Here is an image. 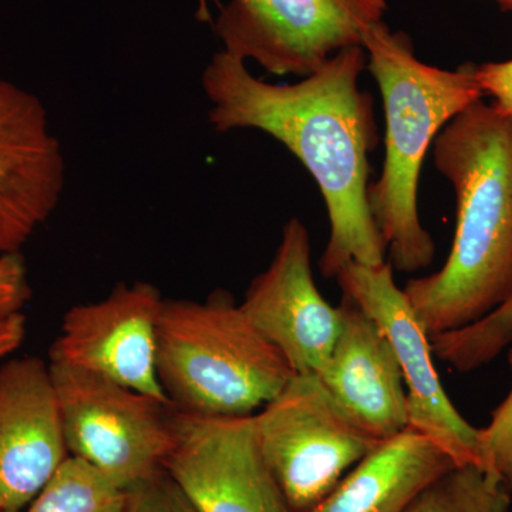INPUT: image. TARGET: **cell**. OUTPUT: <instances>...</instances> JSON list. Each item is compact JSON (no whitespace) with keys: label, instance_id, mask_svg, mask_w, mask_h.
Instances as JSON below:
<instances>
[{"label":"cell","instance_id":"1","mask_svg":"<svg viewBox=\"0 0 512 512\" xmlns=\"http://www.w3.org/2000/svg\"><path fill=\"white\" fill-rule=\"evenodd\" d=\"M366 67L365 49L353 46L298 83L272 84L221 50L201 74L212 130L264 131L315 178L330 222L329 242L320 259L326 278H336L352 261L369 266L386 261L367 200L369 154L377 146V130L372 97L359 87Z\"/></svg>","mask_w":512,"mask_h":512},{"label":"cell","instance_id":"2","mask_svg":"<svg viewBox=\"0 0 512 512\" xmlns=\"http://www.w3.org/2000/svg\"><path fill=\"white\" fill-rule=\"evenodd\" d=\"M433 147L456 192V234L443 268L403 289L430 338L477 322L511 296L512 117L477 101Z\"/></svg>","mask_w":512,"mask_h":512},{"label":"cell","instance_id":"3","mask_svg":"<svg viewBox=\"0 0 512 512\" xmlns=\"http://www.w3.org/2000/svg\"><path fill=\"white\" fill-rule=\"evenodd\" d=\"M363 49L386 117L383 171L367 190V200L389 261L399 271L417 272L436 254L417 210L424 158L440 131L484 93L474 64L444 70L420 62L412 40L390 32L383 22L367 30Z\"/></svg>","mask_w":512,"mask_h":512},{"label":"cell","instance_id":"4","mask_svg":"<svg viewBox=\"0 0 512 512\" xmlns=\"http://www.w3.org/2000/svg\"><path fill=\"white\" fill-rule=\"evenodd\" d=\"M156 367L175 409L212 417L254 416L295 375L284 355L222 291L204 302L165 299Z\"/></svg>","mask_w":512,"mask_h":512},{"label":"cell","instance_id":"5","mask_svg":"<svg viewBox=\"0 0 512 512\" xmlns=\"http://www.w3.org/2000/svg\"><path fill=\"white\" fill-rule=\"evenodd\" d=\"M254 420L262 456L289 512L318 507L382 443L343 413L315 375H293Z\"/></svg>","mask_w":512,"mask_h":512},{"label":"cell","instance_id":"6","mask_svg":"<svg viewBox=\"0 0 512 512\" xmlns=\"http://www.w3.org/2000/svg\"><path fill=\"white\" fill-rule=\"evenodd\" d=\"M49 367L70 456L126 491L164 467L173 446V404L74 367Z\"/></svg>","mask_w":512,"mask_h":512},{"label":"cell","instance_id":"7","mask_svg":"<svg viewBox=\"0 0 512 512\" xmlns=\"http://www.w3.org/2000/svg\"><path fill=\"white\" fill-rule=\"evenodd\" d=\"M386 10L384 0H229L214 30L228 55L303 79L340 50L363 46Z\"/></svg>","mask_w":512,"mask_h":512},{"label":"cell","instance_id":"8","mask_svg":"<svg viewBox=\"0 0 512 512\" xmlns=\"http://www.w3.org/2000/svg\"><path fill=\"white\" fill-rule=\"evenodd\" d=\"M340 289L379 323L402 367L409 429L429 437L457 467H478V429L448 399L433 363L427 335L403 289L397 288L393 265L349 262L340 269Z\"/></svg>","mask_w":512,"mask_h":512},{"label":"cell","instance_id":"9","mask_svg":"<svg viewBox=\"0 0 512 512\" xmlns=\"http://www.w3.org/2000/svg\"><path fill=\"white\" fill-rule=\"evenodd\" d=\"M164 468L198 512H289L259 448L254 416H200L174 407Z\"/></svg>","mask_w":512,"mask_h":512},{"label":"cell","instance_id":"10","mask_svg":"<svg viewBox=\"0 0 512 512\" xmlns=\"http://www.w3.org/2000/svg\"><path fill=\"white\" fill-rule=\"evenodd\" d=\"M164 301L157 286L136 281L121 282L99 302L73 306L63 316L50 362L170 402L156 367L157 325Z\"/></svg>","mask_w":512,"mask_h":512},{"label":"cell","instance_id":"11","mask_svg":"<svg viewBox=\"0 0 512 512\" xmlns=\"http://www.w3.org/2000/svg\"><path fill=\"white\" fill-rule=\"evenodd\" d=\"M311 252L308 228L291 218L274 259L249 285L239 306L295 375L319 376L338 340L342 312L316 288Z\"/></svg>","mask_w":512,"mask_h":512},{"label":"cell","instance_id":"12","mask_svg":"<svg viewBox=\"0 0 512 512\" xmlns=\"http://www.w3.org/2000/svg\"><path fill=\"white\" fill-rule=\"evenodd\" d=\"M66 165L45 104L0 79V256L22 251L62 200Z\"/></svg>","mask_w":512,"mask_h":512},{"label":"cell","instance_id":"13","mask_svg":"<svg viewBox=\"0 0 512 512\" xmlns=\"http://www.w3.org/2000/svg\"><path fill=\"white\" fill-rule=\"evenodd\" d=\"M50 367L20 357L0 367V512H20L69 457Z\"/></svg>","mask_w":512,"mask_h":512},{"label":"cell","instance_id":"14","mask_svg":"<svg viewBox=\"0 0 512 512\" xmlns=\"http://www.w3.org/2000/svg\"><path fill=\"white\" fill-rule=\"evenodd\" d=\"M342 325L318 379L350 420L380 441L409 427L402 367L392 343L349 295L340 301Z\"/></svg>","mask_w":512,"mask_h":512},{"label":"cell","instance_id":"15","mask_svg":"<svg viewBox=\"0 0 512 512\" xmlns=\"http://www.w3.org/2000/svg\"><path fill=\"white\" fill-rule=\"evenodd\" d=\"M454 467L443 448L407 427L382 441L309 512H404L424 488Z\"/></svg>","mask_w":512,"mask_h":512},{"label":"cell","instance_id":"16","mask_svg":"<svg viewBox=\"0 0 512 512\" xmlns=\"http://www.w3.org/2000/svg\"><path fill=\"white\" fill-rule=\"evenodd\" d=\"M127 493L82 458L69 456L26 512H124Z\"/></svg>","mask_w":512,"mask_h":512},{"label":"cell","instance_id":"17","mask_svg":"<svg viewBox=\"0 0 512 512\" xmlns=\"http://www.w3.org/2000/svg\"><path fill=\"white\" fill-rule=\"evenodd\" d=\"M511 491L477 466L451 468L404 512H510Z\"/></svg>","mask_w":512,"mask_h":512},{"label":"cell","instance_id":"18","mask_svg":"<svg viewBox=\"0 0 512 512\" xmlns=\"http://www.w3.org/2000/svg\"><path fill=\"white\" fill-rule=\"evenodd\" d=\"M430 340L433 355L458 372H471L493 362L512 343V293L484 318Z\"/></svg>","mask_w":512,"mask_h":512},{"label":"cell","instance_id":"19","mask_svg":"<svg viewBox=\"0 0 512 512\" xmlns=\"http://www.w3.org/2000/svg\"><path fill=\"white\" fill-rule=\"evenodd\" d=\"M508 362L512 370V349ZM478 468L512 493V389L491 413L488 426L478 429Z\"/></svg>","mask_w":512,"mask_h":512},{"label":"cell","instance_id":"20","mask_svg":"<svg viewBox=\"0 0 512 512\" xmlns=\"http://www.w3.org/2000/svg\"><path fill=\"white\" fill-rule=\"evenodd\" d=\"M126 493L124 512H198L164 467L128 488Z\"/></svg>","mask_w":512,"mask_h":512},{"label":"cell","instance_id":"21","mask_svg":"<svg viewBox=\"0 0 512 512\" xmlns=\"http://www.w3.org/2000/svg\"><path fill=\"white\" fill-rule=\"evenodd\" d=\"M30 298L32 288L22 252L0 256V318L22 313Z\"/></svg>","mask_w":512,"mask_h":512},{"label":"cell","instance_id":"22","mask_svg":"<svg viewBox=\"0 0 512 512\" xmlns=\"http://www.w3.org/2000/svg\"><path fill=\"white\" fill-rule=\"evenodd\" d=\"M476 79L484 96L493 97V106L512 117V59L476 66Z\"/></svg>","mask_w":512,"mask_h":512},{"label":"cell","instance_id":"23","mask_svg":"<svg viewBox=\"0 0 512 512\" xmlns=\"http://www.w3.org/2000/svg\"><path fill=\"white\" fill-rule=\"evenodd\" d=\"M26 336V318L23 313L0 318V359L22 346Z\"/></svg>","mask_w":512,"mask_h":512},{"label":"cell","instance_id":"24","mask_svg":"<svg viewBox=\"0 0 512 512\" xmlns=\"http://www.w3.org/2000/svg\"><path fill=\"white\" fill-rule=\"evenodd\" d=\"M212 0H197L198 8L195 12V18L201 23H211L212 15L210 9V3Z\"/></svg>","mask_w":512,"mask_h":512},{"label":"cell","instance_id":"25","mask_svg":"<svg viewBox=\"0 0 512 512\" xmlns=\"http://www.w3.org/2000/svg\"><path fill=\"white\" fill-rule=\"evenodd\" d=\"M498 5L501 6L503 10H511L512 12V0H497Z\"/></svg>","mask_w":512,"mask_h":512}]
</instances>
